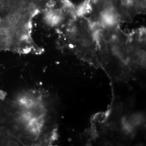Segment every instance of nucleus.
<instances>
[{
  "label": "nucleus",
  "instance_id": "1",
  "mask_svg": "<svg viewBox=\"0 0 146 146\" xmlns=\"http://www.w3.org/2000/svg\"><path fill=\"white\" fill-rule=\"evenodd\" d=\"M36 13L32 9L23 8L0 20V51H40L30 33L32 19Z\"/></svg>",
  "mask_w": 146,
  "mask_h": 146
},
{
  "label": "nucleus",
  "instance_id": "2",
  "mask_svg": "<svg viewBox=\"0 0 146 146\" xmlns=\"http://www.w3.org/2000/svg\"><path fill=\"white\" fill-rule=\"evenodd\" d=\"M63 27L67 47L88 61L96 56V41L89 18L76 13Z\"/></svg>",
  "mask_w": 146,
  "mask_h": 146
},
{
  "label": "nucleus",
  "instance_id": "3",
  "mask_svg": "<svg viewBox=\"0 0 146 146\" xmlns=\"http://www.w3.org/2000/svg\"><path fill=\"white\" fill-rule=\"evenodd\" d=\"M117 0H90L91 14L89 18L94 26L104 29H113L121 23L117 12Z\"/></svg>",
  "mask_w": 146,
  "mask_h": 146
},
{
  "label": "nucleus",
  "instance_id": "4",
  "mask_svg": "<svg viewBox=\"0 0 146 146\" xmlns=\"http://www.w3.org/2000/svg\"><path fill=\"white\" fill-rule=\"evenodd\" d=\"M146 0H117V12L121 23H131L136 15L145 14Z\"/></svg>",
  "mask_w": 146,
  "mask_h": 146
},
{
  "label": "nucleus",
  "instance_id": "5",
  "mask_svg": "<svg viewBox=\"0 0 146 146\" xmlns=\"http://www.w3.org/2000/svg\"><path fill=\"white\" fill-rule=\"evenodd\" d=\"M42 3V0H0V20L25 7L40 9Z\"/></svg>",
  "mask_w": 146,
  "mask_h": 146
}]
</instances>
